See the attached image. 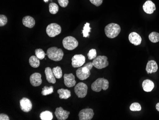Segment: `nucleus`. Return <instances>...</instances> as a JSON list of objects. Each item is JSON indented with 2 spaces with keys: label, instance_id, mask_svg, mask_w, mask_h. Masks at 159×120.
<instances>
[{
  "label": "nucleus",
  "instance_id": "obj_14",
  "mask_svg": "<svg viewBox=\"0 0 159 120\" xmlns=\"http://www.w3.org/2000/svg\"><path fill=\"white\" fill-rule=\"evenodd\" d=\"M30 81L34 87L39 86L42 83V76L39 73H34L31 75Z\"/></svg>",
  "mask_w": 159,
  "mask_h": 120
},
{
  "label": "nucleus",
  "instance_id": "obj_19",
  "mask_svg": "<svg viewBox=\"0 0 159 120\" xmlns=\"http://www.w3.org/2000/svg\"><path fill=\"white\" fill-rule=\"evenodd\" d=\"M142 86L144 91L149 93L152 91L154 88V84L153 81L150 79H145L143 81Z\"/></svg>",
  "mask_w": 159,
  "mask_h": 120
},
{
  "label": "nucleus",
  "instance_id": "obj_35",
  "mask_svg": "<svg viewBox=\"0 0 159 120\" xmlns=\"http://www.w3.org/2000/svg\"><path fill=\"white\" fill-rule=\"evenodd\" d=\"M0 120H9V117L8 115L4 113H1L0 114Z\"/></svg>",
  "mask_w": 159,
  "mask_h": 120
},
{
  "label": "nucleus",
  "instance_id": "obj_25",
  "mask_svg": "<svg viewBox=\"0 0 159 120\" xmlns=\"http://www.w3.org/2000/svg\"><path fill=\"white\" fill-rule=\"evenodd\" d=\"M149 39L153 43L159 42V33L156 32H152L149 35Z\"/></svg>",
  "mask_w": 159,
  "mask_h": 120
},
{
  "label": "nucleus",
  "instance_id": "obj_27",
  "mask_svg": "<svg viewBox=\"0 0 159 120\" xmlns=\"http://www.w3.org/2000/svg\"><path fill=\"white\" fill-rule=\"evenodd\" d=\"M49 12L52 15H55L59 11V6L56 3L51 2L49 5Z\"/></svg>",
  "mask_w": 159,
  "mask_h": 120
},
{
  "label": "nucleus",
  "instance_id": "obj_31",
  "mask_svg": "<svg viewBox=\"0 0 159 120\" xmlns=\"http://www.w3.org/2000/svg\"><path fill=\"white\" fill-rule=\"evenodd\" d=\"M89 60H93L97 56V52L95 49H92L89 51L87 54Z\"/></svg>",
  "mask_w": 159,
  "mask_h": 120
},
{
  "label": "nucleus",
  "instance_id": "obj_11",
  "mask_svg": "<svg viewBox=\"0 0 159 120\" xmlns=\"http://www.w3.org/2000/svg\"><path fill=\"white\" fill-rule=\"evenodd\" d=\"M20 108L23 112L28 113L32 109L33 105L29 98L24 97L21 98L20 101Z\"/></svg>",
  "mask_w": 159,
  "mask_h": 120
},
{
  "label": "nucleus",
  "instance_id": "obj_37",
  "mask_svg": "<svg viewBox=\"0 0 159 120\" xmlns=\"http://www.w3.org/2000/svg\"><path fill=\"white\" fill-rule=\"evenodd\" d=\"M49 0H43V1L45 2H48L49 1Z\"/></svg>",
  "mask_w": 159,
  "mask_h": 120
},
{
  "label": "nucleus",
  "instance_id": "obj_32",
  "mask_svg": "<svg viewBox=\"0 0 159 120\" xmlns=\"http://www.w3.org/2000/svg\"><path fill=\"white\" fill-rule=\"evenodd\" d=\"M7 18L4 15H0V26H3L7 23Z\"/></svg>",
  "mask_w": 159,
  "mask_h": 120
},
{
  "label": "nucleus",
  "instance_id": "obj_34",
  "mask_svg": "<svg viewBox=\"0 0 159 120\" xmlns=\"http://www.w3.org/2000/svg\"><path fill=\"white\" fill-rule=\"evenodd\" d=\"M90 1L92 4L98 7L102 4L103 0H90Z\"/></svg>",
  "mask_w": 159,
  "mask_h": 120
},
{
  "label": "nucleus",
  "instance_id": "obj_8",
  "mask_svg": "<svg viewBox=\"0 0 159 120\" xmlns=\"http://www.w3.org/2000/svg\"><path fill=\"white\" fill-rule=\"evenodd\" d=\"M88 87L86 84L83 82H80L76 85L75 88V92L78 97L84 98L87 94Z\"/></svg>",
  "mask_w": 159,
  "mask_h": 120
},
{
  "label": "nucleus",
  "instance_id": "obj_36",
  "mask_svg": "<svg viewBox=\"0 0 159 120\" xmlns=\"http://www.w3.org/2000/svg\"><path fill=\"white\" fill-rule=\"evenodd\" d=\"M156 109L158 112H159V103L156 104Z\"/></svg>",
  "mask_w": 159,
  "mask_h": 120
},
{
  "label": "nucleus",
  "instance_id": "obj_13",
  "mask_svg": "<svg viewBox=\"0 0 159 120\" xmlns=\"http://www.w3.org/2000/svg\"><path fill=\"white\" fill-rule=\"evenodd\" d=\"M64 83L65 85L68 88L73 87L75 86L76 81L75 76L73 73L66 74L64 75Z\"/></svg>",
  "mask_w": 159,
  "mask_h": 120
},
{
  "label": "nucleus",
  "instance_id": "obj_17",
  "mask_svg": "<svg viewBox=\"0 0 159 120\" xmlns=\"http://www.w3.org/2000/svg\"><path fill=\"white\" fill-rule=\"evenodd\" d=\"M158 67L157 63L153 60L149 61L146 66V70L148 74L155 73L158 70Z\"/></svg>",
  "mask_w": 159,
  "mask_h": 120
},
{
  "label": "nucleus",
  "instance_id": "obj_20",
  "mask_svg": "<svg viewBox=\"0 0 159 120\" xmlns=\"http://www.w3.org/2000/svg\"><path fill=\"white\" fill-rule=\"evenodd\" d=\"M22 22L25 26L30 28L34 27L35 24V20L34 19V18L30 16H26L24 17L22 20Z\"/></svg>",
  "mask_w": 159,
  "mask_h": 120
},
{
  "label": "nucleus",
  "instance_id": "obj_18",
  "mask_svg": "<svg viewBox=\"0 0 159 120\" xmlns=\"http://www.w3.org/2000/svg\"><path fill=\"white\" fill-rule=\"evenodd\" d=\"M45 75H46V79L49 83L54 84L56 82L55 77L52 72V70L50 67H47L45 68Z\"/></svg>",
  "mask_w": 159,
  "mask_h": 120
},
{
  "label": "nucleus",
  "instance_id": "obj_7",
  "mask_svg": "<svg viewBox=\"0 0 159 120\" xmlns=\"http://www.w3.org/2000/svg\"><path fill=\"white\" fill-rule=\"evenodd\" d=\"M46 30L48 36L54 37L61 33V27L56 23H52L47 26Z\"/></svg>",
  "mask_w": 159,
  "mask_h": 120
},
{
  "label": "nucleus",
  "instance_id": "obj_6",
  "mask_svg": "<svg viewBox=\"0 0 159 120\" xmlns=\"http://www.w3.org/2000/svg\"><path fill=\"white\" fill-rule=\"evenodd\" d=\"M93 64L96 69H102L106 68L109 65L108 58L104 55H98L93 59Z\"/></svg>",
  "mask_w": 159,
  "mask_h": 120
},
{
  "label": "nucleus",
  "instance_id": "obj_9",
  "mask_svg": "<svg viewBox=\"0 0 159 120\" xmlns=\"http://www.w3.org/2000/svg\"><path fill=\"white\" fill-rule=\"evenodd\" d=\"M71 65L74 68H79L85 62V57L83 55H75L71 59Z\"/></svg>",
  "mask_w": 159,
  "mask_h": 120
},
{
  "label": "nucleus",
  "instance_id": "obj_15",
  "mask_svg": "<svg viewBox=\"0 0 159 120\" xmlns=\"http://www.w3.org/2000/svg\"><path fill=\"white\" fill-rule=\"evenodd\" d=\"M143 9L147 14H152L156 10V6L152 1L148 0L143 5Z\"/></svg>",
  "mask_w": 159,
  "mask_h": 120
},
{
  "label": "nucleus",
  "instance_id": "obj_21",
  "mask_svg": "<svg viewBox=\"0 0 159 120\" xmlns=\"http://www.w3.org/2000/svg\"><path fill=\"white\" fill-rule=\"evenodd\" d=\"M57 93L59 94V98L61 99L66 100L71 96L70 91L68 89H61L58 90Z\"/></svg>",
  "mask_w": 159,
  "mask_h": 120
},
{
  "label": "nucleus",
  "instance_id": "obj_16",
  "mask_svg": "<svg viewBox=\"0 0 159 120\" xmlns=\"http://www.w3.org/2000/svg\"><path fill=\"white\" fill-rule=\"evenodd\" d=\"M129 40L131 43L135 46L140 45L142 42V39L140 35L136 32H132L129 36Z\"/></svg>",
  "mask_w": 159,
  "mask_h": 120
},
{
  "label": "nucleus",
  "instance_id": "obj_28",
  "mask_svg": "<svg viewBox=\"0 0 159 120\" xmlns=\"http://www.w3.org/2000/svg\"><path fill=\"white\" fill-rule=\"evenodd\" d=\"M53 93V86H50L48 87L47 86H44L43 88V90L42 91V94L43 96H46L48 95L51 94Z\"/></svg>",
  "mask_w": 159,
  "mask_h": 120
},
{
  "label": "nucleus",
  "instance_id": "obj_23",
  "mask_svg": "<svg viewBox=\"0 0 159 120\" xmlns=\"http://www.w3.org/2000/svg\"><path fill=\"white\" fill-rule=\"evenodd\" d=\"M40 117L42 120H52L53 119V115L51 112L46 111L41 113Z\"/></svg>",
  "mask_w": 159,
  "mask_h": 120
},
{
  "label": "nucleus",
  "instance_id": "obj_5",
  "mask_svg": "<svg viewBox=\"0 0 159 120\" xmlns=\"http://www.w3.org/2000/svg\"><path fill=\"white\" fill-rule=\"evenodd\" d=\"M63 47L68 50H73L78 46V42L73 36H69L65 37L62 40Z\"/></svg>",
  "mask_w": 159,
  "mask_h": 120
},
{
  "label": "nucleus",
  "instance_id": "obj_29",
  "mask_svg": "<svg viewBox=\"0 0 159 120\" xmlns=\"http://www.w3.org/2000/svg\"><path fill=\"white\" fill-rule=\"evenodd\" d=\"M35 53L36 56H37L39 60H42L45 58V53L43 49L40 48L36 49L35 50Z\"/></svg>",
  "mask_w": 159,
  "mask_h": 120
},
{
  "label": "nucleus",
  "instance_id": "obj_24",
  "mask_svg": "<svg viewBox=\"0 0 159 120\" xmlns=\"http://www.w3.org/2000/svg\"><path fill=\"white\" fill-rule=\"evenodd\" d=\"M52 72L56 79H59L62 76V70L60 67H54L52 69Z\"/></svg>",
  "mask_w": 159,
  "mask_h": 120
},
{
  "label": "nucleus",
  "instance_id": "obj_30",
  "mask_svg": "<svg viewBox=\"0 0 159 120\" xmlns=\"http://www.w3.org/2000/svg\"><path fill=\"white\" fill-rule=\"evenodd\" d=\"M129 109L133 112L140 111L142 110L141 105L139 103H132L129 107Z\"/></svg>",
  "mask_w": 159,
  "mask_h": 120
},
{
  "label": "nucleus",
  "instance_id": "obj_26",
  "mask_svg": "<svg viewBox=\"0 0 159 120\" xmlns=\"http://www.w3.org/2000/svg\"><path fill=\"white\" fill-rule=\"evenodd\" d=\"M91 28L90 27V25L89 23H86L84 26V29L82 31L83 36L84 37H89L90 36L89 33L91 32Z\"/></svg>",
  "mask_w": 159,
  "mask_h": 120
},
{
  "label": "nucleus",
  "instance_id": "obj_1",
  "mask_svg": "<svg viewBox=\"0 0 159 120\" xmlns=\"http://www.w3.org/2000/svg\"><path fill=\"white\" fill-rule=\"evenodd\" d=\"M93 66V62H89L84 65L83 67L79 68L76 72L78 78L82 80H85L88 79L91 75L90 70H92Z\"/></svg>",
  "mask_w": 159,
  "mask_h": 120
},
{
  "label": "nucleus",
  "instance_id": "obj_3",
  "mask_svg": "<svg viewBox=\"0 0 159 120\" xmlns=\"http://www.w3.org/2000/svg\"><path fill=\"white\" fill-rule=\"evenodd\" d=\"M47 55L50 60L54 61H59L62 60L64 53L62 49L56 47H52L47 50Z\"/></svg>",
  "mask_w": 159,
  "mask_h": 120
},
{
  "label": "nucleus",
  "instance_id": "obj_2",
  "mask_svg": "<svg viewBox=\"0 0 159 120\" xmlns=\"http://www.w3.org/2000/svg\"><path fill=\"white\" fill-rule=\"evenodd\" d=\"M120 27L119 25L115 23H111L105 26L104 31L105 35L110 38H114L117 37L120 33Z\"/></svg>",
  "mask_w": 159,
  "mask_h": 120
},
{
  "label": "nucleus",
  "instance_id": "obj_4",
  "mask_svg": "<svg viewBox=\"0 0 159 120\" xmlns=\"http://www.w3.org/2000/svg\"><path fill=\"white\" fill-rule=\"evenodd\" d=\"M109 81L104 78H98L92 84L91 88L93 91L100 92L102 89L107 90L109 88Z\"/></svg>",
  "mask_w": 159,
  "mask_h": 120
},
{
  "label": "nucleus",
  "instance_id": "obj_10",
  "mask_svg": "<svg viewBox=\"0 0 159 120\" xmlns=\"http://www.w3.org/2000/svg\"><path fill=\"white\" fill-rule=\"evenodd\" d=\"M78 115L80 120H90L93 117V111L90 108L83 109L79 112Z\"/></svg>",
  "mask_w": 159,
  "mask_h": 120
},
{
  "label": "nucleus",
  "instance_id": "obj_22",
  "mask_svg": "<svg viewBox=\"0 0 159 120\" xmlns=\"http://www.w3.org/2000/svg\"><path fill=\"white\" fill-rule=\"evenodd\" d=\"M29 64L31 67L34 68H37L40 66V63L39 59L37 56L32 55L29 59Z\"/></svg>",
  "mask_w": 159,
  "mask_h": 120
},
{
  "label": "nucleus",
  "instance_id": "obj_33",
  "mask_svg": "<svg viewBox=\"0 0 159 120\" xmlns=\"http://www.w3.org/2000/svg\"><path fill=\"white\" fill-rule=\"evenodd\" d=\"M59 4L62 7H66L69 3V0H57Z\"/></svg>",
  "mask_w": 159,
  "mask_h": 120
},
{
  "label": "nucleus",
  "instance_id": "obj_12",
  "mask_svg": "<svg viewBox=\"0 0 159 120\" xmlns=\"http://www.w3.org/2000/svg\"><path fill=\"white\" fill-rule=\"evenodd\" d=\"M55 116L58 120H66L68 118L70 112L63 110L62 107L57 108L54 113Z\"/></svg>",
  "mask_w": 159,
  "mask_h": 120
}]
</instances>
